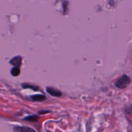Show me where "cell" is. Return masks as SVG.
Wrapping results in <instances>:
<instances>
[{
  "instance_id": "cell-6",
  "label": "cell",
  "mask_w": 132,
  "mask_h": 132,
  "mask_svg": "<svg viewBox=\"0 0 132 132\" xmlns=\"http://www.w3.org/2000/svg\"><path fill=\"white\" fill-rule=\"evenodd\" d=\"M20 73V70L18 67H14L11 70V74L14 77H17L18 76Z\"/></svg>"
},
{
  "instance_id": "cell-5",
  "label": "cell",
  "mask_w": 132,
  "mask_h": 132,
  "mask_svg": "<svg viewBox=\"0 0 132 132\" xmlns=\"http://www.w3.org/2000/svg\"><path fill=\"white\" fill-rule=\"evenodd\" d=\"M31 99L34 101H43L46 99V97L43 95H41V94H37V95H34L31 97Z\"/></svg>"
},
{
  "instance_id": "cell-3",
  "label": "cell",
  "mask_w": 132,
  "mask_h": 132,
  "mask_svg": "<svg viewBox=\"0 0 132 132\" xmlns=\"http://www.w3.org/2000/svg\"><path fill=\"white\" fill-rule=\"evenodd\" d=\"M14 132H36L33 129L30 128L29 127H27V126H14Z\"/></svg>"
},
{
  "instance_id": "cell-7",
  "label": "cell",
  "mask_w": 132,
  "mask_h": 132,
  "mask_svg": "<svg viewBox=\"0 0 132 132\" xmlns=\"http://www.w3.org/2000/svg\"><path fill=\"white\" fill-rule=\"evenodd\" d=\"M37 119H38V117L36 116H28V117L24 119V120H26V121H30V122H36V121H37Z\"/></svg>"
},
{
  "instance_id": "cell-2",
  "label": "cell",
  "mask_w": 132,
  "mask_h": 132,
  "mask_svg": "<svg viewBox=\"0 0 132 132\" xmlns=\"http://www.w3.org/2000/svg\"><path fill=\"white\" fill-rule=\"evenodd\" d=\"M46 92L48 94H50V95L54 97H59L62 95L61 92L59 90H58L57 89L54 88L52 87H47L46 88Z\"/></svg>"
},
{
  "instance_id": "cell-1",
  "label": "cell",
  "mask_w": 132,
  "mask_h": 132,
  "mask_svg": "<svg viewBox=\"0 0 132 132\" xmlns=\"http://www.w3.org/2000/svg\"><path fill=\"white\" fill-rule=\"evenodd\" d=\"M131 80L130 78L126 75H123L121 78L119 79L116 82H115V86L117 88L120 89L125 88L127 87L130 84Z\"/></svg>"
},
{
  "instance_id": "cell-8",
  "label": "cell",
  "mask_w": 132,
  "mask_h": 132,
  "mask_svg": "<svg viewBox=\"0 0 132 132\" xmlns=\"http://www.w3.org/2000/svg\"><path fill=\"white\" fill-rule=\"evenodd\" d=\"M23 88H32L34 90H38V88L36 87L35 86H32V85H28V84H23L22 85Z\"/></svg>"
},
{
  "instance_id": "cell-4",
  "label": "cell",
  "mask_w": 132,
  "mask_h": 132,
  "mask_svg": "<svg viewBox=\"0 0 132 132\" xmlns=\"http://www.w3.org/2000/svg\"><path fill=\"white\" fill-rule=\"evenodd\" d=\"M21 61H22V57L20 55H18V56H15L14 57H13L11 60L10 61V63L11 64H12L13 66H14L15 67H18L19 68L21 64Z\"/></svg>"
}]
</instances>
